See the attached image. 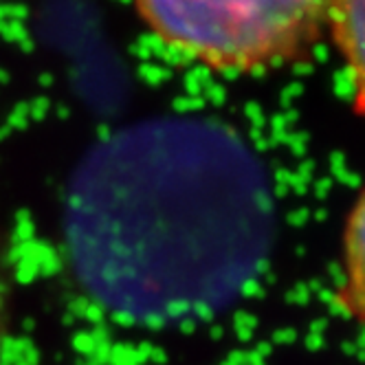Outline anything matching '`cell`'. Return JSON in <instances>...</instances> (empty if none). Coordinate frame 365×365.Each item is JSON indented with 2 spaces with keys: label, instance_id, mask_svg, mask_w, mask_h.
Returning <instances> with one entry per match:
<instances>
[{
  "label": "cell",
  "instance_id": "6da1fadb",
  "mask_svg": "<svg viewBox=\"0 0 365 365\" xmlns=\"http://www.w3.org/2000/svg\"><path fill=\"white\" fill-rule=\"evenodd\" d=\"M71 267L103 306L135 319L216 308L262 262L269 185L227 125L163 117L103 141L66 196Z\"/></svg>",
  "mask_w": 365,
  "mask_h": 365
},
{
  "label": "cell",
  "instance_id": "7a4b0ae2",
  "mask_svg": "<svg viewBox=\"0 0 365 365\" xmlns=\"http://www.w3.org/2000/svg\"><path fill=\"white\" fill-rule=\"evenodd\" d=\"M152 34L210 68L264 71L315 44L330 0H135Z\"/></svg>",
  "mask_w": 365,
  "mask_h": 365
},
{
  "label": "cell",
  "instance_id": "3957f363",
  "mask_svg": "<svg viewBox=\"0 0 365 365\" xmlns=\"http://www.w3.org/2000/svg\"><path fill=\"white\" fill-rule=\"evenodd\" d=\"M328 20L350 73L354 106L365 115V0H330Z\"/></svg>",
  "mask_w": 365,
  "mask_h": 365
},
{
  "label": "cell",
  "instance_id": "277c9868",
  "mask_svg": "<svg viewBox=\"0 0 365 365\" xmlns=\"http://www.w3.org/2000/svg\"><path fill=\"white\" fill-rule=\"evenodd\" d=\"M344 299L365 324V190L356 198L344 233Z\"/></svg>",
  "mask_w": 365,
  "mask_h": 365
},
{
  "label": "cell",
  "instance_id": "5b68a950",
  "mask_svg": "<svg viewBox=\"0 0 365 365\" xmlns=\"http://www.w3.org/2000/svg\"><path fill=\"white\" fill-rule=\"evenodd\" d=\"M9 304H11V279L3 249H0V348H3L7 326H9Z\"/></svg>",
  "mask_w": 365,
  "mask_h": 365
}]
</instances>
